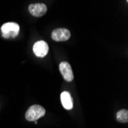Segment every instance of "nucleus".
I'll return each instance as SVG.
<instances>
[{"label":"nucleus","mask_w":128,"mask_h":128,"mask_svg":"<svg viewBox=\"0 0 128 128\" xmlns=\"http://www.w3.org/2000/svg\"><path fill=\"white\" fill-rule=\"evenodd\" d=\"M45 114V110L41 105H32L26 113V119L28 121H37Z\"/></svg>","instance_id":"f257e3e1"},{"label":"nucleus","mask_w":128,"mask_h":128,"mask_svg":"<svg viewBox=\"0 0 128 128\" xmlns=\"http://www.w3.org/2000/svg\"><path fill=\"white\" fill-rule=\"evenodd\" d=\"M1 30L4 38H14L18 34L20 27L16 22H7L2 26Z\"/></svg>","instance_id":"f03ea898"},{"label":"nucleus","mask_w":128,"mask_h":128,"mask_svg":"<svg viewBox=\"0 0 128 128\" xmlns=\"http://www.w3.org/2000/svg\"><path fill=\"white\" fill-rule=\"evenodd\" d=\"M71 37V32L67 28H56L52 32V38L55 42L68 41Z\"/></svg>","instance_id":"7ed1b4c3"},{"label":"nucleus","mask_w":128,"mask_h":128,"mask_svg":"<svg viewBox=\"0 0 128 128\" xmlns=\"http://www.w3.org/2000/svg\"><path fill=\"white\" fill-rule=\"evenodd\" d=\"M60 72L64 78V79L68 82H71L74 79V74L72 72V66L67 62H62L59 64Z\"/></svg>","instance_id":"20e7f679"},{"label":"nucleus","mask_w":128,"mask_h":128,"mask_svg":"<svg viewBox=\"0 0 128 128\" xmlns=\"http://www.w3.org/2000/svg\"><path fill=\"white\" fill-rule=\"evenodd\" d=\"M33 52L37 57L44 58L48 52V45L44 41H38L33 45Z\"/></svg>","instance_id":"39448f33"},{"label":"nucleus","mask_w":128,"mask_h":128,"mask_svg":"<svg viewBox=\"0 0 128 128\" xmlns=\"http://www.w3.org/2000/svg\"><path fill=\"white\" fill-rule=\"evenodd\" d=\"M28 11L33 16L41 17L47 12V6L44 3H34L29 6Z\"/></svg>","instance_id":"423d86ee"},{"label":"nucleus","mask_w":128,"mask_h":128,"mask_svg":"<svg viewBox=\"0 0 128 128\" xmlns=\"http://www.w3.org/2000/svg\"><path fill=\"white\" fill-rule=\"evenodd\" d=\"M61 101L63 107L66 110H72L73 108V99L68 91H63L61 94Z\"/></svg>","instance_id":"0eeeda50"},{"label":"nucleus","mask_w":128,"mask_h":128,"mask_svg":"<svg viewBox=\"0 0 128 128\" xmlns=\"http://www.w3.org/2000/svg\"><path fill=\"white\" fill-rule=\"evenodd\" d=\"M117 120L120 123H127L128 122V110L126 109L120 110L117 113Z\"/></svg>","instance_id":"6e6552de"}]
</instances>
